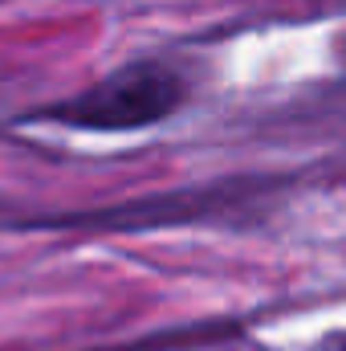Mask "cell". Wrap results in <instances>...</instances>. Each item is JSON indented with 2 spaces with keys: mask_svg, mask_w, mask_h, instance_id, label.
<instances>
[{
  "mask_svg": "<svg viewBox=\"0 0 346 351\" xmlns=\"http://www.w3.org/2000/svg\"><path fill=\"white\" fill-rule=\"evenodd\" d=\"M183 78L163 62H131L106 74L102 82L78 90L74 98H62L41 110V119H53L62 127L78 131H139L151 123H163L183 102Z\"/></svg>",
  "mask_w": 346,
  "mask_h": 351,
  "instance_id": "obj_1",
  "label": "cell"
},
{
  "mask_svg": "<svg viewBox=\"0 0 346 351\" xmlns=\"http://www.w3.org/2000/svg\"><path fill=\"white\" fill-rule=\"evenodd\" d=\"M338 351H346V335H343V339H338Z\"/></svg>",
  "mask_w": 346,
  "mask_h": 351,
  "instance_id": "obj_2",
  "label": "cell"
}]
</instances>
